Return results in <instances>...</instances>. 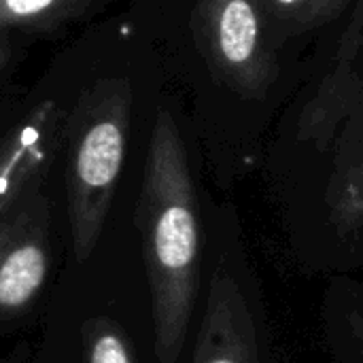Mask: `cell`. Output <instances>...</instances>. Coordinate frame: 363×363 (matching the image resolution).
<instances>
[{"instance_id": "5", "label": "cell", "mask_w": 363, "mask_h": 363, "mask_svg": "<svg viewBox=\"0 0 363 363\" xmlns=\"http://www.w3.org/2000/svg\"><path fill=\"white\" fill-rule=\"evenodd\" d=\"M206 57L228 77L247 81L259 47V17L251 2L228 0L200 4L191 19Z\"/></svg>"}, {"instance_id": "2", "label": "cell", "mask_w": 363, "mask_h": 363, "mask_svg": "<svg viewBox=\"0 0 363 363\" xmlns=\"http://www.w3.org/2000/svg\"><path fill=\"white\" fill-rule=\"evenodd\" d=\"M128 79L94 81L66 121V198L74 259L87 262L100 240L121 177L132 117Z\"/></svg>"}, {"instance_id": "4", "label": "cell", "mask_w": 363, "mask_h": 363, "mask_svg": "<svg viewBox=\"0 0 363 363\" xmlns=\"http://www.w3.org/2000/svg\"><path fill=\"white\" fill-rule=\"evenodd\" d=\"M64 128L60 108L53 102H43L0 143V223L53 160Z\"/></svg>"}, {"instance_id": "6", "label": "cell", "mask_w": 363, "mask_h": 363, "mask_svg": "<svg viewBox=\"0 0 363 363\" xmlns=\"http://www.w3.org/2000/svg\"><path fill=\"white\" fill-rule=\"evenodd\" d=\"M251 328L238 289L215 274L194 363H251Z\"/></svg>"}, {"instance_id": "3", "label": "cell", "mask_w": 363, "mask_h": 363, "mask_svg": "<svg viewBox=\"0 0 363 363\" xmlns=\"http://www.w3.org/2000/svg\"><path fill=\"white\" fill-rule=\"evenodd\" d=\"M49 206L30 198L0 225V317L23 313L49 272Z\"/></svg>"}, {"instance_id": "9", "label": "cell", "mask_w": 363, "mask_h": 363, "mask_svg": "<svg viewBox=\"0 0 363 363\" xmlns=\"http://www.w3.org/2000/svg\"><path fill=\"white\" fill-rule=\"evenodd\" d=\"M6 57H9V49H6V45L0 43V70H2V66L6 64Z\"/></svg>"}, {"instance_id": "10", "label": "cell", "mask_w": 363, "mask_h": 363, "mask_svg": "<svg viewBox=\"0 0 363 363\" xmlns=\"http://www.w3.org/2000/svg\"><path fill=\"white\" fill-rule=\"evenodd\" d=\"M0 225H2V223H0Z\"/></svg>"}, {"instance_id": "7", "label": "cell", "mask_w": 363, "mask_h": 363, "mask_svg": "<svg viewBox=\"0 0 363 363\" xmlns=\"http://www.w3.org/2000/svg\"><path fill=\"white\" fill-rule=\"evenodd\" d=\"M98 9L100 4L91 0H0V34L9 30L51 34L87 19Z\"/></svg>"}, {"instance_id": "1", "label": "cell", "mask_w": 363, "mask_h": 363, "mask_svg": "<svg viewBox=\"0 0 363 363\" xmlns=\"http://www.w3.org/2000/svg\"><path fill=\"white\" fill-rule=\"evenodd\" d=\"M136 228L151 291L155 355L160 363H177L196 298L200 228L185 145L164 108L149 138Z\"/></svg>"}, {"instance_id": "8", "label": "cell", "mask_w": 363, "mask_h": 363, "mask_svg": "<svg viewBox=\"0 0 363 363\" xmlns=\"http://www.w3.org/2000/svg\"><path fill=\"white\" fill-rule=\"evenodd\" d=\"M83 363H136L119 323L108 317H94L83 323Z\"/></svg>"}]
</instances>
